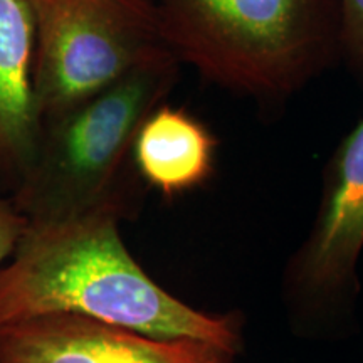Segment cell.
<instances>
[{
    "label": "cell",
    "mask_w": 363,
    "mask_h": 363,
    "mask_svg": "<svg viewBox=\"0 0 363 363\" xmlns=\"http://www.w3.org/2000/svg\"><path fill=\"white\" fill-rule=\"evenodd\" d=\"M110 212L27 222L11 262L0 266V325L69 313L157 338L201 340L240 355L244 318L195 310L142 269Z\"/></svg>",
    "instance_id": "cell-1"
},
{
    "label": "cell",
    "mask_w": 363,
    "mask_h": 363,
    "mask_svg": "<svg viewBox=\"0 0 363 363\" xmlns=\"http://www.w3.org/2000/svg\"><path fill=\"white\" fill-rule=\"evenodd\" d=\"M179 66L163 51L93 96L44 118L33 162L11 199L27 222L94 212L133 217L142 179L133 163L136 133L175 88Z\"/></svg>",
    "instance_id": "cell-2"
},
{
    "label": "cell",
    "mask_w": 363,
    "mask_h": 363,
    "mask_svg": "<svg viewBox=\"0 0 363 363\" xmlns=\"http://www.w3.org/2000/svg\"><path fill=\"white\" fill-rule=\"evenodd\" d=\"M163 43L203 79L279 104L340 51L337 0H153Z\"/></svg>",
    "instance_id": "cell-3"
},
{
    "label": "cell",
    "mask_w": 363,
    "mask_h": 363,
    "mask_svg": "<svg viewBox=\"0 0 363 363\" xmlns=\"http://www.w3.org/2000/svg\"><path fill=\"white\" fill-rule=\"evenodd\" d=\"M33 2V88L40 120L74 106L142 62L170 51L163 43L153 0Z\"/></svg>",
    "instance_id": "cell-4"
},
{
    "label": "cell",
    "mask_w": 363,
    "mask_h": 363,
    "mask_svg": "<svg viewBox=\"0 0 363 363\" xmlns=\"http://www.w3.org/2000/svg\"><path fill=\"white\" fill-rule=\"evenodd\" d=\"M363 254V120L326 163L315 220L283 269V303L299 328L337 325L353 315Z\"/></svg>",
    "instance_id": "cell-5"
},
{
    "label": "cell",
    "mask_w": 363,
    "mask_h": 363,
    "mask_svg": "<svg viewBox=\"0 0 363 363\" xmlns=\"http://www.w3.org/2000/svg\"><path fill=\"white\" fill-rule=\"evenodd\" d=\"M234 353L190 338H157L69 313L0 325V363H234Z\"/></svg>",
    "instance_id": "cell-6"
},
{
    "label": "cell",
    "mask_w": 363,
    "mask_h": 363,
    "mask_svg": "<svg viewBox=\"0 0 363 363\" xmlns=\"http://www.w3.org/2000/svg\"><path fill=\"white\" fill-rule=\"evenodd\" d=\"M33 0H0V172L21 179L33 162L43 120L35 108Z\"/></svg>",
    "instance_id": "cell-7"
},
{
    "label": "cell",
    "mask_w": 363,
    "mask_h": 363,
    "mask_svg": "<svg viewBox=\"0 0 363 363\" xmlns=\"http://www.w3.org/2000/svg\"><path fill=\"white\" fill-rule=\"evenodd\" d=\"M216 152L217 138L201 120L162 103L136 133L133 163L145 184L174 199L208 180Z\"/></svg>",
    "instance_id": "cell-8"
},
{
    "label": "cell",
    "mask_w": 363,
    "mask_h": 363,
    "mask_svg": "<svg viewBox=\"0 0 363 363\" xmlns=\"http://www.w3.org/2000/svg\"><path fill=\"white\" fill-rule=\"evenodd\" d=\"M340 13V51L363 76V0H337Z\"/></svg>",
    "instance_id": "cell-9"
},
{
    "label": "cell",
    "mask_w": 363,
    "mask_h": 363,
    "mask_svg": "<svg viewBox=\"0 0 363 363\" xmlns=\"http://www.w3.org/2000/svg\"><path fill=\"white\" fill-rule=\"evenodd\" d=\"M26 225L27 219L13 207L11 199H0V264L12 256Z\"/></svg>",
    "instance_id": "cell-10"
}]
</instances>
